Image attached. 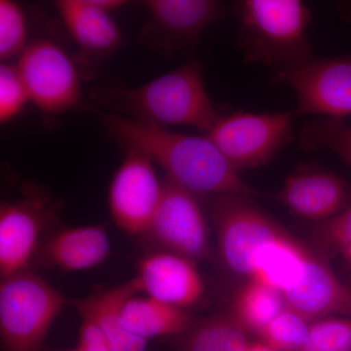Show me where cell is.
Masks as SVG:
<instances>
[{
    "label": "cell",
    "mask_w": 351,
    "mask_h": 351,
    "mask_svg": "<svg viewBox=\"0 0 351 351\" xmlns=\"http://www.w3.org/2000/svg\"><path fill=\"white\" fill-rule=\"evenodd\" d=\"M152 163L145 154L127 151L110 182V214L115 225L128 234H145L162 197L163 182Z\"/></svg>",
    "instance_id": "8fae6325"
},
{
    "label": "cell",
    "mask_w": 351,
    "mask_h": 351,
    "mask_svg": "<svg viewBox=\"0 0 351 351\" xmlns=\"http://www.w3.org/2000/svg\"><path fill=\"white\" fill-rule=\"evenodd\" d=\"M348 197L346 182L339 176L309 165L289 176L277 195L293 213L314 221H327L341 213Z\"/></svg>",
    "instance_id": "5bb4252c"
},
{
    "label": "cell",
    "mask_w": 351,
    "mask_h": 351,
    "mask_svg": "<svg viewBox=\"0 0 351 351\" xmlns=\"http://www.w3.org/2000/svg\"><path fill=\"white\" fill-rule=\"evenodd\" d=\"M93 99L115 114L152 125H186L207 133L221 119L205 88L202 66L189 62L137 88H97Z\"/></svg>",
    "instance_id": "7a4b0ae2"
},
{
    "label": "cell",
    "mask_w": 351,
    "mask_h": 351,
    "mask_svg": "<svg viewBox=\"0 0 351 351\" xmlns=\"http://www.w3.org/2000/svg\"><path fill=\"white\" fill-rule=\"evenodd\" d=\"M151 19L141 38L166 54H191L203 32L225 13L213 0H149Z\"/></svg>",
    "instance_id": "7c38bea8"
},
{
    "label": "cell",
    "mask_w": 351,
    "mask_h": 351,
    "mask_svg": "<svg viewBox=\"0 0 351 351\" xmlns=\"http://www.w3.org/2000/svg\"><path fill=\"white\" fill-rule=\"evenodd\" d=\"M339 252H341V256L345 258L346 262L351 267V243L343 247Z\"/></svg>",
    "instance_id": "4dcf8cb0"
},
{
    "label": "cell",
    "mask_w": 351,
    "mask_h": 351,
    "mask_svg": "<svg viewBox=\"0 0 351 351\" xmlns=\"http://www.w3.org/2000/svg\"><path fill=\"white\" fill-rule=\"evenodd\" d=\"M318 232L321 239L339 251L351 243V206L323 221Z\"/></svg>",
    "instance_id": "83f0119b"
},
{
    "label": "cell",
    "mask_w": 351,
    "mask_h": 351,
    "mask_svg": "<svg viewBox=\"0 0 351 351\" xmlns=\"http://www.w3.org/2000/svg\"><path fill=\"white\" fill-rule=\"evenodd\" d=\"M239 47L246 64L292 68L311 58L306 29L311 12L299 0L237 2Z\"/></svg>",
    "instance_id": "3957f363"
},
{
    "label": "cell",
    "mask_w": 351,
    "mask_h": 351,
    "mask_svg": "<svg viewBox=\"0 0 351 351\" xmlns=\"http://www.w3.org/2000/svg\"><path fill=\"white\" fill-rule=\"evenodd\" d=\"M289 112H237L221 115L207 137L239 172L265 165L292 138Z\"/></svg>",
    "instance_id": "5b68a950"
},
{
    "label": "cell",
    "mask_w": 351,
    "mask_h": 351,
    "mask_svg": "<svg viewBox=\"0 0 351 351\" xmlns=\"http://www.w3.org/2000/svg\"><path fill=\"white\" fill-rule=\"evenodd\" d=\"M309 257L302 247L283 233L256 253L250 280L282 294L301 282Z\"/></svg>",
    "instance_id": "d6986e66"
},
{
    "label": "cell",
    "mask_w": 351,
    "mask_h": 351,
    "mask_svg": "<svg viewBox=\"0 0 351 351\" xmlns=\"http://www.w3.org/2000/svg\"><path fill=\"white\" fill-rule=\"evenodd\" d=\"M141 293L134 277L120 285L82 299L68 301L80 317L89 318L99 325L107 336L112 351H145L147 339L134 336L122 325L121 309L127 300Z\"/></svg>",
    "instance_id": "e0dca14e"
},
{
    "label": "cell",
    "mask_w": 351,
    "mask_h": 351,
    "mask_svg": "<svg viewBox=\"0 0 351 351\" xmlns=\"http://www.w3.org/2000/svg\"><path fill=\"white\" fill-rule=\"evenodd\" d=\"M285 308L280 292L250 280L235 295L232 319L244 331L248 330L258 334Z\"/></svg>",
    "instance_id": "44dd1931"
},
{
    "label": "cell",
    "mask_w": 351,
    "mask_h": 351,
    "mask_svg": "<svg viewBox=\"0 0 351 351\" xmlns=\"http://www.w3.org/2000/svg\"><path fill=\"white\" fill-rule=\"evenodd\" d=\"M121 321L126 331L147 341L188 331L193 324V318L182 308L147 295L127 300L122 306Z\"/></svg>",
    "instance_id": "ffe728a7"
},
{
    "label": "cell",
    "mask_w": 351,
    "mask_h": 351,
    "mask_svg": "<svg viewBox=\"0 0 351 351\" xmlns=\"http://www.w3.org/2000/svg\"><path fill=\"white\" fill-rule=\"evenodd\" d=\"M27 20L19 4L12 0L0 1V60L5 62L22 54L27 47Z\"/></svg>",
    "instance_id": "d4e9b609"
},
{
    "label": "cell",
    "mask_w": 351,
    "mask_h": 351,
    "mask_svg": "<svg viewBox=\"0 0 351 351\" xmlns=\"http://www.w3.org/2000/svg\"><path fill=\"white\" fill-rule=\"evenodd\" d=\"M68 302L38 274L25 270L1 279L0 335L5 351H39Z\"/></svg>",
    "instance_id": "277c9868"
},
{
    "label": "cell",
    "mask_w": 351,
    "mask_h": 351,
    "mask_svg": "<svg viewBox=\"0 0 351 351\" xmlns=\"http://www.w3.org/2000/svg\"><path fill=\"white\" fill-rule=\"evenodd\" d=\"M17 66L31 101L46 114H60L80 101L77 66L57 44L48 40L29 44Z\"/></svg>",
    "instance_id": "9c48e42d"
},
{
    "label": "cell",
    "mask_w": 351,
    "mask_h": 351,
    "mask_svg": "<svg viewBox=\"0 0 351 351\" xmlns=\"http://www.w3.org/2000/svg\"><path fill=\"white\" fill-rule=\"evenodd\" d=\"M45 351H80L77 348L75 350H55V348H46Z\"/></svg>",
    "instance_id": "1f68e13d"
},
{
    "label": "cell",
    "mask_w": 351,
    "mask_h": 351,
    "mask_svg": "<svg viewBox=\"0 0 351 351\" xmlns=\"http://www.w3.org/2000/svg\"><path fill=\"white\" fill-rule=\"evenodd\" d=\"M110 251L105 226L64 228L43 240L36 258L38 265L45 269L82 271L101 265L107 260Z\"/></svg>",
    "instance_id": "9a60e30c"
},
{
    "label": "cell",
    "mask_w": 351,
    "mask_h": 351,
    "mask_svg": "<svg viewBox=\"0 0 351 351\" xmlns=\"http://www.w3.org/2000/svg\"><path fill=\"white\" fill-rule=\"evenodd\" d=\"M244 330L232 318H214L196 328L184 351H244Z\"/></svg>",
    "instance_id": "603a6c76"
},
{
    "label": "cell",
    "mask_w": 351,
    "mask_h": 351,
    "mask_svg": "<svg viewBox=\"0 0 351 351\" xmlns=\"http://www.w3.org/2000/svg\"><path fill=\"white\" fill-rule=\"evenodd\" d=\"M59 201L47 191L27 186L24 197L0 207V277L29 269L43 232L56 218Z\"/></svg>",
    "instance_id": "8992f818"
},
{
    "label": "cell",
    "mask_w": 351,
    "mask_h": 351,
    "mask_svg": "<svg viewBox=\"0 0 351 351\" xmlns=\"http://www.w3.org/2000/svg\"><path fill=\"white\" fill-rule=\"evenodd\" d=\"M309 325L297 313L285 308L258 332L263 343L276 351H300L308 338Z\"/></svg>",
    "instance_id": "cb8c5ba5"
},
{
    "label": "cell",
    "mask_w": 351,
    "mask_h": 351,
    "mask_svg": "<svg viewBox=\"0 0 351 351\" xmlns=\"http://www.w3.org/2000/svg\"><path fill=\"white\" fill-rule=\"evenodd\" d=\"M101 113L108 133L126 151L145 154L163 168L166 177L193 195H257L207 136L174 133L115 113Z\"/></svg>",
    "instance_id": "6da1fadb"
},
{
    "label": "cell",
    "mask_w": 351,
    "mask_h": 351,
    "mask_svg": "<svg viewBox=\"0 0 351 351\" xmlns=\"http://www.w3.org/2000/svg\"><path fill=\"white\" fill-rule=\"evenodd\" d=\"M58 12L71 38L88 54L103 55L119 47L122 34L110 14L91 0H60Z\"/></svg>",
    "instance_id": "ac0fdd59"
},
{
    "label": "cell",
    "mask_w": 351,
    "mask_h": 351,
    "mask_svg": "<svg viewBox=\"0 0 351 351\" xmlns=\"http://www.w3.org/2000/svg\"><path fill=\"white\" fill-rule=\"evenodd\" d=\"M300 351H351V319L325 318L309 325L308 338Z\"/></svg>",
    "instance_id": "484cf974"
},
{
    "label": "cell",
    "mask_w": 351,
    "mask_h": 351,
    "mask_svg": "<svg viewBox=\"0 0 351 351\" xmlns=\"http://www.w3.org/2000/svg\"><path fill=\"white\" fill-rule=\"evenodd\" d=\"M285 307L304 320L351 315V292L322 261L309 257L301 282L282 293Z\"/></svg>",
    "instance_id": "2e32d148"
},
{
    "label": "cell",
    "mask_w": 351,
    "mask_h": 351,
    "mask_svg": "<svg viewBox=\"0 0 351 351\" xmlns=\"http://www.w3.org/2000/svg\"><path fill=\"white\" fill-rule=\"evenodd\" d=\"M274 80L287 85L297 96L294 114L351 115V57L308 58L276 71Z\"/></svg>",
    "instance_id": "52a82bcc"
},
{
    "label": "cell",
    "mask_w": 351,
    "mask_h": 351,
    "mask_svg": "<svg viewBox=\"0 0 351 351\" xmlns=\"http://www.w3.org/2000/svg\"><path fill=\"white\" fill-rule=\"evenodd\" d=\"M247 197L217 195L213 218L218 228L219 254L226 267L234 274L250 277L256 253L285 232Z\"/></svg>",
    "instance_id": "ba28073f"
},
{
    "label": "cell",
    "mask_w": 351,
    "mask_h": 351,
    "mask_svg": "<svg viewBox=\"0 0 351 351\" xmlns=\"http://www.w3.org/2000/svg\"><path fill=\"white\" fill-rule=\"evenodd\" d=\"M31 101L27 86L17 64L0 66V122L2 124L17 117Z\"/></svg>",
    "instance_id": "4316f807"
},
{
    "label": "cell",
    "mask_w": 351,
    "mask_h": 351,
    "mask_svg": "<svg viewBox=\"0 0 351 351\" xmlns=\"http://www.w3.org/2000/svg\"><path fill=\"white\" fill-rule=\"evenodd\" d=\"M77 350L80 351H112L107 336L97 323L82 317Z\"/></svg>",
    "instance_id": "f1b7e54d"
},
{
    "label": "cell",
    "mask_w": 351,
    "mask_h": 351,
    "mask_svg": "<svg viewBox=\"0 0 351 351\" xmlns=\"http://www.w3.org/2000/svg\"><path fill=\"white\" fill-rule=\"evenodd\" d=\"M300 145L306 151L327 149L351 166V125L341 119L314 120L304 126Z\"/></svg>",
    "instance_id": "7402d4cb"
},
{
    "label": "cell",
    "mask_w": 351,
    "mask_h": 351,
    "mask_svg": "<svg viewBox=\"0 0 351 351\" xmlns=\"http://www.w3.org/2000/svg\"><path fill=\"white\" fill-rule=\"evenodd\" d=\"M143 237L161 251L193 262L206 257L209 250L206 219L195 195L167 177L163 182L162 197Z\"/></svg>",
    "instance_id": "30bf717a"
},
{
    "label": "cell",
    "mask_w": 351,
    "mask_h": 351,
    "mask_svg": "<svg viewBox=\"0 0 351 351\" xmlns=\"http://www.w3.org/2000/svg\"><path fill=\"white\" fill-rule=\"evenodd\" d=\"M137 278L141 292L156 301L184 308L199 301L204 284L195 262L159 251L138 261Z\"/></svg>",
    "instance_id": "4fadbf2b"
},
{
    "label": "cell",
    "mask_w": 351,
    "mask_h": 351,
    "mask_svg": "<svg viewBox=\"0 0 351 351\" xmlns=\"http://www.w3.org/2000/svg\"><path fill=\"white\" fill-rule=\"evenodd\" d=\"M244 351H276L270 346L265 345V343H251L247 346L246 350Z\"/></svg>",
    "instance_id": "f546056e"
}]
</instances>
